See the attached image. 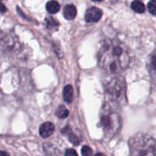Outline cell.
<instances>
[{"instance_id": "8", "label": "cell", "mask_w": 156, "mask_h": 156, "mask_svg": "<svg viewBox=\"0 0 156 156\" xmlns=\"http://www.w3.org/2000/svg\"><path fill=\"white\" fill-rule=\"evenodd\" d=\"M77 15L76 6L73 5H67L63 9V16L67 20H73Z\"/></svg>"}, {"instance_id": "14", "label": "cell", "mask_w": 156, "mask_h": 156, "mask_svg": "<svg viewBox=\"0 0 156 156\" xmlns=\"http://www.w3.org/2000/svg\"><path fill=\"white\" fill-rule=\"evenodd\" d=\"M148 10L149 13L152 15H156V0H151L148 3Z\"/></svg>"}, {"instance_id": "15", "label": "cell", "mask_w": 156, "mask_h": 156, "mask_svg": "<svg viewBox=\"0 0 156 156\" xmlns=\"http://www.w3.org/2000/svg\"><path fill=\"white\" fill-rule=\"evenodd\" d=\"M82 155L84 156H88L92 155V150L91 149V148L88 147V146H85L82 147Z\"/></svg>"}, {"instance_id": "7", "label": "cell", "mask_w": 156, "mask_h": 156, "mask_svg": "<svg viewBox=\"0 0 156 156\" xmlns=\"http://www.w3.org/2000/svg\"><path fill=\"white\" fill-rule=\"evenodd\" d=\"M55 130V126L50 122H46V123H43L39 129V133L41 136L43 138H48L50 137L52 134L53 133Z\"/></svg>"}, {"instance_id": "4", "label": "cell", "mask_w": 156, "mask_h": 156, "mask_svg": "<svg viewBox=\"0 0 156 156\" xmlns=\"http://www.w3.org/2000/svg\"><path fill=\"white\" fill-rule=\"evenodd\" d=\"M126 82L120 76H114L105 86V91L108 100L117 105H122L126 102Z\"/></svg>"}, {"instance_id": "18", "label": "cell", "mask_w": 156, "mask_h": 156, "mask_svg": "<svg viewBox=\"0 0 156 156\" xmlns=\"http://www.w3.org/2000/svg\"><path fill=\"white\" fill-rule=\"evenodd\" d=\"M6 11H7V9H6L5 6L2 3L0 2V12H1V13H4Z\"/></svg>"}, {"instance_id": "17", "label": "cell", "mask_w": 156, "mask_h": 156, "mask_svg": "<svg viewBox=\"0 0 156 156\" xmlns=\"http://www.w3.org/2000/svg\"><path fill=\"white\" fill-rule=\"evenodd\" d=\"M65 155H77V152L73 149H69L68 150L66 151Z\"/></svg>"}, {"instance_id": "20", "label": "cell", "mask_w": 156, "mask_h": 156, "mask_svg": "<svg viewBox=\"0 0 156 156\" xmlns=\"http://www.w3.org/2000/svg\"><path fill=\"white\" fill-rule=\"evenodd\" d=\"M92 1H94V2H101V1H103V0H92Z\"/></svg>"}, {"instance_id": "1", "label": "cell", "mask_w": 156, "mask_h": 156, "mask_svg": "<svg viewBox=\"0 0 156 156\" xmlns=\"http://www.w3.org/2000/svg\"><path fill=\"white\" fill-rule=\"evenodd\" d=\"M129 62L127 47L121 42L110 40L102 44L98 53V65L104 71L118 75L127 68Z\"/></svg>"}, {"instance_id": "21", "label": "cell", "mask_w": 156, "mask_h": 156, "mask_svg": "<svg viewBox=\"0 0 156 156\" xmlns=\"http://www.w3.org/2000/svg\"><path fill=\"white\" fill-rule=\"evenodd\" d=\"M0 1H2V0H0Z\"/></svg>"}, {"instance_id": "16", "label": "cell", "mask_w": 156, "mask_h": 156, "mask_svg": "<svg viewBox=\"0 0 156 156\" xmlns=\"http://www.w3.org/2000/svg\"><path fill=\"white\" fill-rule=\"evenodd\" d=\"M69 141L71 142L73 144H74L75 146H78V145L79 144V139L77 138V136H75L74 134H70L69 135Z\"/></svg>"}, {"instance_id": "13", "label": "cell", "mask_w": 156, "mask_h": 156, "mask_svg": "<svg viewBox=\"0 0 156 156\" xmlns=\"http://www.w3.org/2000/svg\"><path fill=\"white\" fill-rule=\"evenodd\" d=\"M45 21L47 27L49 29L56 28V27H57L59 26V24L57 23V21L56 20H54V18H51V17H47L46 18Z\"/></svg>"}, {"instance_id": "2", "label": "cell", "mask_w": 156, "mask_h": 156, "mask_svg": "<svg viewBox=\"0 0 156 156\" xmlns=\"http://www.w3.org/2000/svg\"><path fill=\"white\" fill-rule=\"evenodd\" d=\"M100 125L105 136L109 139L115 136L121 128V118L120 115L108 104H105L102 107Z\"/></svg>"}, {"instance_id": "11", "label": "cell", "mask_w": 156, "mask_h": 156, "mask_svg": "<svg viewBox=\"0 0 156 156\" xmlns=\"http://www.w3.org/2000/svg\"><path fill=\"white\" fill-rule=\"evenodd\" d=\"M131 9L132 10H133L134 12H136V13L141 14L143 13L146 10V7H145V5L143 4L142 2L138 1V0H136L133 1L131 3Z\"/></svg>"}, {"instance_id": "19", "label": "cell", "mask_w": 156, "mask_h": 156, "mask_svg": "<svg viewBox=\"0 0 156 156\" xmlns=\"http://www.w3.org/2000/svg\"><path fill=\"white\" fill-rule=\"evenodd\" d=\"M0 155H9V154L5 152H2V151H0Z\"/></svg>"}, {"instance_id": "9", "label": "cell", "mask_w": 156, "mask_h": 156, "mask_svg": "<svg viewBox=\"0 0 156 156\" xmlns=\"http://www.w3.org/2000/svg\"><path fill=\"white\" fill-rule=\"evenodd\" d=\"M46 9L50 14H56L60 9V5L58 2L55 1V0H51L46 4Z\"/></svg>"}, {"instance_id": "3", "label": "cell", "mask_w": 156, "mask_h": 156, "mask_svg": "<svg viewBox=\"0 0 156 156\" xmlns=\"http://www.w3.org/2000/svg\"><path fill=\"white\" fill-rule=\"evenodd\" d=\"M131 155H156V141L144 133H137L129 140Z\"/></svg>"}, {"instance_id": "10", "label": "cell", "mask_w": 156, "mask_h": 156, "mask_svg": "<svg viewBox=\"0 0 156 156\" xmlns=\"http://www.w3.org/2000/svg\"><path fill=\"white\" fill-rule=\"evenodd\" d=\"M62 95H63V99L66 103H71L73 101V88L71 85H68L64 88L63 92H62Z\"/></svg>"}, {"instance_id": "5", "label": "cell", "mask_w": 156, "mask_h": 156, "mask_svg": "<svg viewBox=\"0 0 156 156\" xmlns=\"http://www.w3.org/2000/svg\"><path fill=\"white\" fill-rule=\"evenodd\" d=\"M101 17L102 12L100 9L96 7H91L85 12V20L88 23H95L100 21Z\"/></svg>"}, {"instance_id": "12", "label": "cell", "mask_w": 156, "mask_h": 156, "mask_svg": "<svg viewBox=\"0 0 156 156\" xmlns=\"http://www.w3.org/2000/svg\"><path fill=\"white\" fill-rule=\"evenodd\" d=\"M56 116L60 119H65L69 116V111L65 108V106L61 105L56 110Z\"/></svg>"}, {"instance_id": "6", "label": "cell", "mask_w": 156, "mask_h": 156, "mask_svg": "<svg viewBox=\"0 0 156 156\" xmlns=\"http://www.w3.org/2000/svg\"><path fill=\"white\" fill-rule=\"evenodd\" d=\"M147 69L152 83L156 87V50L148 58Z\"/></svg>"}]
</instances>
